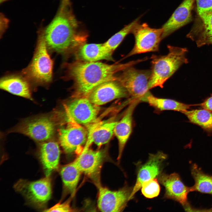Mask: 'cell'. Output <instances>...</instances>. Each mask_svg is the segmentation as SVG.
<instances>
[{"instance_id":"1","label":"cell","mask_w":212,"mask_h":212,"mask_svg":"<svg viewBox=\"0 0 212 212\" xmlns=\"http://www.w3.org/2000/svg\"><path fill=\"white\" fill-rule=\"evenodd\" d=\"M79 24L70 5H60L50 22L38 32L43 37L48 49L66 54L84 43L87 35L78 31Z\"/></svg>"},{"instance_id":"2","label":"cell","mask_w":212,"mask_h":212,"mask_svg":"<svg viewBox=\"0 0 212 212\" xmlns=\"http://www.w3.org/2000/svg\"><path fill=\"white\" fill-rule=\"evenodd\" d=\"M142 61V59H140L125 64H109L98 61L89 62L77 60L65 64L66 74L64 78L73 81L75 96L87 97L101 84L116 80V73Z\"/></svg>"},{"instance_id":"3","label":"cell","mask_w":212,"mask_h":212,"mask_svg":"<svg viewBox=\"0 0 212 212\" xmlns=\"http://www.w3.org/2000/svg\"><path fill=\"white\" fill-rule=\"evenodd\" d=\"M54 62L50 56L45 42L38 32L37 43L32 59L21 74L32 86H47L52 82Z\"/></svg>"},{"instance_id":"4","label":"cell","mask_w":212,"mask_h":212,"mask_svg":"<svg viewBox=\"0 0 212 212\" xmlns=\"http://www.w3.org/2000/svg\"><path fill=\"white\" fill-rule=\"evenodd\" d=\"M169 52L164 56L153 55L152 69L149 82L150 89L157 87L161 88L179 67L188 62L186 48L168 45Z\"/></svg>"},{"instance_id":"5","label":"cell","mask_w":212,"mask_h":212,"mask_svg":"<svg viewBox=\"0 0 212 212\" xmlns=\"http://www.w3.org/2000/svg\"><path fill=\"white\" fill-rule=\"evenodd\" d=\"M56 124L54 118L49 115H41L26 119L11 130L27 136L34 140L43 142L54 135Z\"/></svg>"},{"instance_id":"6","label":"cell","mask_w":212,"mask_h":212,"mask_svg":"<svg viewBox=\"0 0 212 212\" xmlns=\"http://www.w3.org/2000/svg\"><path fill=\"white\" fill-rule=\"evenodd\" d=\"M151 71L140 70L132 66L122 70L117 80L125 88L131 99L145 101L150 93L149 82Z\"/></svg>"},{"instance_id":"7","label":"cell","mask_w":212,"mask_h":212,"mask_svg":"<svg viewBox=\"0 0 212 212\" xmlns=\"http://www.w3.org/2000/svg\"><path fill=\"white\" fill-rule=\"evenodd\" d=\"M14 188L31 205L38 208L44 207L51 198L52 186L49 176L34 181L20 179Z\"/></svg>"},{"instance_id":"8","label":"cell","mask_w":212,"mask_h":212,"mask_svg":"<svg viewBox=\"0 0 212 212\" xmlns=\"http://www.w3.org/2000/svg\"><path fill=\"white\" fill-rule=\"evenodd\" d=\"M135 39L134 46L126 57L133 55L157 51L162 40L163 29L152 28L146 23H138L131 32Z\"/></svg>"},{"instance_id":"9","label":"cell","mask_w":212,"mask_h":212,"mask_svg":"<svg viewBox=\"0 0 212 212\" xmlns=\"http://www.w3.org/2000/svg\"><path fill=\"white\" fill-rule=\"evenodd\" d=\"M65 109L67 120L87 126L95 122L100 109L87 97H82L72 101L66 105Z\"/></svg>"},{"instance_id":"10","label":"cell","mask_w":212,"mask_h":212,"mask_svg":"<svg viewBox=\"0 0 212 212\" xmlns=\"http://www.w3.org/2000/svg\"><path fill=\"white\" fill-rule=\"evenodd\" d=\"M97 201L99 209L102 212H120L127 206L132 188L125 186L117 191H112L98 186Z\"/></svg>"},{"instance_id":"11","label":"cell","mask_w":212,"mask_h":212,"mask_svg":"<svg viewBox=\"0 0 212 212\" xmlns=\"http://www.w3.org/2000/svg\"><path fill=\"white\" fill-rule=\"evenodd\" d=\"M67 120V126L59 130V140L64 152L70 153L75 151L86 142L88 133L82 125L72 120Z\"/></svg>"},{"instance_id":"12","label":"cell","mask_w":212,"mask_h":212,"mask_svg":"<svg viewBox=\"0 0 212 212\" xmlns=\"http://www.w3.org/2000/svg\"><path fill=\"white\" fill-rule=\"evenodd\" d=\"M128 96L126 90L118 82L112 80L97 86L87 97L92 103L99 106L114 100Z\"/></svg>"},{"instance_id":"13","label":"cell","mask_w":212,"mask_h":212,"mask_svg":"<svg viewBox=\"0 0 212 212\" xmlns=\"http://www.w3.org/2000/svg\"><path fill=\"white\" fill-rule=\"evenodd\" d=\"M158 179L165 188V198L177 201L183 206L189 202L188 196L191 192V187L184 183L178 174L175 173L169 175L161 174Z\"/></svg>"},{"instance_id":"14","label":"cell","mask_w":212,"mask_h":212,"mask_svg":"<svg viewBox=\"0 0 212 212\" xmlns=\"http://www.w3.org/2000/svg\"><path fill=\"white\" fill-rule=\"evenodd\" d=\"M167 157V155L159 151L155 154H149L148 160L139 169L135 184L132 189L129 201L142 187L143 183L149 180L155 178L160 174L163 163Z\"/></svg>"},{"instance_id":"15","label":"cell","mask_w":212,"mask_h":212,"mask_svg":"<svg viewBox=\"0 0 212 212\" xmlns=\"http://www.w3.org/2000/svg\"><path fill=\"white\" fill-rule=\"evenodd\" d=\"M194 0H184L161 27L162 39L184 26L191 20Z\"/></svg>"},{"instance_id":"16","label":"cell","mask_w":212,"mask_h":212,"mask_svg":"<svg viewBox=\"0 0 212 212\" xmlns=\"http://www.w3.org/2000/svg\"><path fill=\"white\" fill-rule=\"evenodd\" d=\"M140 101L137 99L133 100L132 101L122 118L117 122L115 127L114 134L118 142V160L121 158L125 146L132 132L133 112Z\"/></svg>"},{"instance_id":"17","label":"cell","mask_w":212,"mask_h":212,"mask_svg":"<svg viewBox=\"0 0 212 212\" xmlns=\"http://www.w3.org/2000/svg\"><path fill=\"white\" fill-rule=\"evenodd\" d=\"M31 84L21 73L11 74L2 78L0 88L10 93L33 100Z\"/></svg>"},{"instance_id":"18","label":"cell","mask_w":212,"mask_h":212,"mask_svg":"<svg viewBox=\"0 0 212 212\" xmlns=\"http://www.w3.org/2000/svg\"><path fill=\"white\" fill-rule=\"evenodd\" d=\"M60 150L57 142L47 141L42 142L39 150V157L46 176H49L58 167Z\"/></svg>"},{"instance_id":"19","label":"cell","mask_w":212,"mask_h":212,"mask_svg":"<svg viewBox=\"0 0 212 212\" xmlns=\"http://www.w3.org/2000/svg\"><path fill=\"white\" fill-rule=\"evenodd\" d=\"M104 156L103 151L94 150L85 148L74 161L82 173L92 176L99 170Z\"/></svg>"},{"instance_id":"20","label":"cell","mask_w":212,"mask_h":212,"mask_svg":"<svg viewBox=\"0 0 212 212\" xmlns=\"http://www.w3.org/2000/svg\"><path fill=\"white\" fill-rule=\"evenodd\" d=\"M76 51V56L79 60L95 62L104 59L113 60V53L108 50L103 43H84Z\"/></svg>"},{"instance_id":"21","label":"cell","mask_w":212,"mask_h":212,"mask_svg":"<svg viewBox=\"0 0 212 212\" xmlns=\"http://www.w3.org/2000/svg\"><path fill=\"white\" fill-rule=\"evenodd\" d=\"M117 122L111 121L94 123L89 130L86 143L90 145L93 142L98 146L107 143L114 133Z\"/></svg>"},{"instance_id":"22","label":"cell","mask_w":212,"mask_h":212,"mask_svg":"<svg viewBox=\"0 0 212 212\" xmlns=\"http://www.w3.org/2000/svg\"><path fill=\"white\" fill-rule=\"evenodd\" d=\"M191 170L194 181L191 191L212 195V175L205 173L196 163L191 165Z\"/></svg>"},{"instance_id":"23","label":"cell","mask_w":212,"mask_h":212,"mask_svg":"<svg viewBox=\"0 0 212 212\" xmlns=\"http://www.w3.org/2000/svg\"><path fill=\"white\" fill-rule=\"evenodd\" d=\"M156 109L160 111L172 110L182 112L198 104H186L174 100L156 97L151 93L146 97L145 101Z\"/></svg>"},{"instance_id":"24","label":"cell","mask_w":212,"mask_h":212,"mask_svg":"<svg viewBox=\"0 0 212 212\" xmlns=\"http://www.w3.org/2000/svg\"><path fill=\"white\" fill-rule=\"evenodd\" d=\"M182 113L190 122L200 126L208 135H212V112L203 108L187 110Z\"/></svg>"},{"instance_id":"25","label":"cell","mask_w":212,"mask_h":212,"mask_svg":"<svg viewBox=\"0 0 212 212\" xmlns=\"http://www.w3.org/2000/svg\"><path fill=\"white\" fill-rule=\"evenodd\" d=\"M81 173L74 161L61 169L60 173L64 186L72 195L75 193Z\"/></svg>"},{"instance_id":"26","label":"cell","mask_w":212,"mask_h":212,"mask_svg":"<svg viewBox=\"0 0 212 212\" xmlns=\"http://www.w3.org/2000/svg\"><path fill=\"white\" fill-rule=\"evenodd\" d=\"M141 16L125 25L121 30L115 33L107 41L103 43L105 46L110 51L113 53L126 36L131 33L135 25L138 22Z\"/></svg>"},{"instance_id":"27","label":"cell","mask_w":212,"mask_h":212,"mask_svg":"<svg viewBox=\"0 0 212 212\" xmlns=\"http://www.w3.org/2000/svg\"><path fill=\"white\" fill-rule=\"evenodd\" d=\"M203 23L204 31L202 37L196 42L198 46L212 44V12L199 15Z\"/></svg>"},{"instance_id":"28","label":"cell","mask_w":212,"mask_h":212,"mask_svg":"<svg viewBox=\"0 0 212 212\" xmlns=\"http://www.w3.org/2000/svg\"><path fill=\"white\" fill-rule=\"evenodd\" d=\"M141 192L146 198H153L157 196L160 191V187L155 178L144 182L142 186Z\"/></svg>"},{"instance_id":"29","label":"cell","mask_w":212,"mask_h":212,"mask_svg":"<svg viewBox=\"0 0 212 212\" xmlns=\"http://www.w3.org/2000/svg\"><path fill=\"white\" fill-rule=\"evenodd\" d=\"M198 14L212 12V0H196Z\"/></svg>"},{"instance_id":"30","label":"cell","mask_w":212,"mask_h":212,"mask_svg":"<svg viewBox=\"0 0 212 212\" xmlns=\"http://www.w3.org/2000/svg\"><path fill=\"white\" fill-rule=\"evenodd\" d=\"M45 212H71L73 209L71 208L68 201L63 203H58L51 208L46 209Z\"/></svg>"},{"instance_id":"31","label":"cell","mask_w":212,"mask_h":212,"mask_svg":"<svg viewBox=\"0 0 212 212\" xmlns=\"http://www.w3.org/2000/svg\"><path fill=\"white\" fill-rule=\"evenodd\" d=\"M198 106L212 112V95L205 100L202 102L198 104Z\"/></svg>"},{"instance_id":"32","label":"cell","mask_w":212,"mask_h":212,"mask_svg":"<svg viewBox=\"0 0 212 212\" xmlns=\"http://www.w3.org/2000/svg\"><path fill=\"white\" fill-rule=\"evenodd\" d=\"M62 5H70V0H61V4Z\"/></svg>"},{"instance_id":"33","label":"cell","mask_w":212,"mask_h":212,"mask_svg":"<svg viewBox=\"0 0 212 212\" xmlns=\"http://www.w3.org/2000/svg\"><path fill=\"white\" fill-rule=\"evenodd\" d=\"M9 0H0V3H2L4 2L8 1Z\"/></svg>"}]
</instances>
